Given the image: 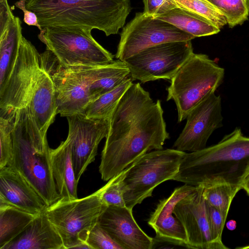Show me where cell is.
Masks as SVG:
<instances>
[{
  "label": "cell",
  "mask_w": 249,
  "mask_h": 249,
  "mask_svg": "<svg viewBox=\"0 0 249 249\" xmlns=\"http://www.w3.org/2000/svg\"><path fill=\"white\" fill-rule=\"evenodd\" d=\"M195 37L170 23L148 16L144 12L137 13L123 29L115 57L124 61L156 45L191 40Z\"/></svg>",
  "instance_id": "10"
},
{
  "label": "cell",
  "mask_w": 249,
  "mask_h": 249,
  "mask_svg": "<svg viewBox=\"0 0 249 249\" xmlns=\"http://www.w3.org/2000/svg\"><path fill=\"white\" fill-rule=\"evenodd\" d=\"M226 227L229 230L233 231L236 227V222L233 220L228 221L226 223Z\"/></svg>",
  "instance_id": "38"
},
{
  "label": "cell",
  "mask_w": 249,
  "mask_h": 249,
  "mask_svg": "<svg viewBox=\"0 0 249 249\" xmlns=\"http://www.w3.org/2000/svg\"><path fill=\"white\" fill-rule=\"evenodd\" d=\"M193 53L191 40L168 42L143 50L124 62L132 79L145 83L171 80Z\"/></svg>",
  "instance_id": "9"
},
{
  "label": "cell",
  "mask_w": 249,
  "mask_h": 249,
  "mask_svg": "<svg viewBox=\"0 0 249 249\" xmlns=\"http://www.w3.org/2000/svg\"><path fill=\"white\" fill-rule=\"evenodd\" d=\"M224 69L204 54L193 53L170 80L167 101L176 104L178 123L222 84Z\"/></svg>",
  "instance_id": "5"
},
{
  "label": "cell",
  "mask_w": 249,
  "mask_h": 249,
  "mask_svg": "<svg viewBox=\"0 0 249 249\" xmlns=\"http://www.w3.org/2000/svg\"><path fill=\"white\" fill-rule=\"evenodd\" d=\"M42 29L78 27L117 34L131 11L130 0H26Z\"/></svg>",
  "instance_id": "3"
},
{
  "label": "cell",
  "mask_w": 249,
  "mask_h": 249,
  "mask_svg": "<svg viewBox=\"0 0 249 249\" xmlns=\"http://www.w3.org/2000/svg\"><path fill=\"white\" fill-rule=\"evenodd\" d=\"M38 37L64 68L94 67L112 63L114 55L98 43L91 30L78 27H49Z\"/></svg>",
  "instance_id": "8"
},
{
  "label": "cell",
  "mask_w": 249,
  "mask_h": 249,
  "mask_svg": "<svg viewBox=\"0 0 249 249\" xmlns=\"http://www.w3.org/2000/svg\"><path fill=\"white\" fill-rule=\"evenodd\" d=\"M156 18L170 23L196 37L216 34L220 31L194 13L178 7Z\"/></svg>",
  "instance_id": "24"
},
{
  "label": "cell",
  "mask_w": 249,
  "mask_h": 249,
  "mask_svg": "<svg viewBox=\"0 0 249 249\" xmlns=\"http://www.w3.org/2000/svg\"><path fill=\"white\" fill-rule=\"evenodd\" d=\"M71 68L77 72L87 85L90 102L113 89L130 76L125 63L118 59L103 66Z\"/></svg>",
  "instance_id": "21"
},
{
  "label": "cell",
  "mask_w": 249,
  "mask_h": 249,
  "mask_svg": "<svg viewBox=\"0 0 249 249\" xmlns=\"http://www.w3.org/2000/svg\"><path fill=\"white\" fill-rule=\"evenodd\" d=\"M153 239L152 249L156 248H171L170 246H171L172 248L177 247L189 248L187 245L183 242L174 239L164 238L157 235Z\"/></svg>",
  "instance_id": "35"
},
{
  "label": "cell",
  "mask_w": 249,
  "mask_h": 249,
  "mask_svg": "<svg viewBox=\"0 0 249 249\" xmlns=\"http://www.w3.org/2000/svg\"><path fill=\"white\" fill-rule=\"evenodd\" d=\"M98 223L123 249H152L153 238L140 228L132 210L126 207L108 206Z\"/></svg>",
  "instance_id": "16"
},
{
  "label": "cell",
  "mask_w": 249,
  "mask_h": 249,
  "mask_svg": "<svg viewBox=\"0 0 249 249\" xmlns=\"http://www.w3.org/2000/svg\"><path fill=\"white\" fill-rule=\"evenodd\" d=\"M36 215L0 203V249L21 233Z\"/></svg>",
  "instance_id": "25"
},
{
  "label": "cell",
  "mask_w": 249,
  "mask_h": 249,
  "mask_svg": "<svg viewBox=\"0 0 249 249\" xmlns=\"http://www.w3.org/2000/svg\"><path fill=\"white\" fill-rule=\"evenodd\" d=\"M224 15L230 28L248 20L249 5L247 0H207Z\"/></svg>",
  "instance_id": "30"
},
{
  "label": "cell",
  "mask_w": 249,
  "mask_h": 249,
  "mask_svg": "<svg viewBox=\"0 0 249 249\" xmlns=\"http://www.w3.org/2000/svg\"><path fill=\"white\" fill-rule=\"evenodd\" d=\"M18 109L11 107H0V170L9 166L12 160V131Z\"/></svg>",
  "instance_id": "27"
},
{
  "label": "cell",
  "mask_w": 249,
  "mask_h": 249,
  "mask_svg": "<svg viewBox=\"0 0 249 249\" xmlns=\"http://www.w3.org/2000/svg\"><path fill=\"white\" fill-rule=\"evenodd\" d=\"M99 172L108 181L142 155L162 149L170 138L160 101L154 102L140 83H133L108 119Z\"/></svg>",
  "instance_id": "1"
},
{
  "label": "cell",
  "mask_w": 249,
  "mask_h": 249,
  "mask_svg": "<svg viewBox=\"0 0 249 249\" xmlns=\"http://www.w3.org/2000/svg\"><path fill=\"white\" fill-rule=\"evenodd\" d=\"M54 85L57 113L68 117L84 113L90 102L87 86L76 71L64 68L58 62L54 68L44 66Z\"/></svg>",
  "instance_id": "15"
},
{
  "label": "cell",
  "mask_w": 249,
  "mask_h": 249,
  "mask_svg": "<svg viewBox=\"0 0 249 249\" xmlns=\"http://www.w3.org/2000/svg\"><path fill=\"white\" fill-rule=\"evenodd\" d=\"M124 170L111 178L101 188L102 200L107 206L113 205L126 207L120 185L121 179Z\"/></svg>",
  "instance_id": "32"
},
{
  "label": "cell",
  "mask_w": 249,
  "mask_h": 249,
  "mask_svg": "<svg viewBox=\"0 0 249 249\" xmlns=\"http://www.w3.org/2000/svg\"><path fill=\"white\" fill-rule=\"evenodd\" d=\"M22 36L21 21L14 15L0 27V87L4 83L14 65Z\"/></svg>",
  "instance_id": "23"
},
{
  "label": "cell",
  "mask_w": 249,
  "mask_h": 249,
  "mask_svg": "<svg viewBox=\"0 0 249 249\" xmlns=\"http://www.w3.org/2000/svg\"><path fill=\"white\" fill-rule=\"evenodd\" d=\"M242 189H244L248 196H249V173L245 177L242 185Z\"/></svg>",
  "instance_id": "37"
},
{
  "label": "cell",
  "mask_w": 249,
  "mask_h": 249,
  "mask_svg": "<svg viewBox=\"0 0 249 249\" xmlns=\"http://www.w3.org/2000/svg\"><path fill=\"white\" fill-rule=\"evenodd\" d=\"M101 188L81 198H60L45 213L62 240L64 249H89V235L107 206L102 201Z\"/></svg>",
  "instance_id": "7"
},
{
  "label": "cell",
  "mask_w": 249,
  "mask_h": 249,
  "mask_svg": "<svg viewBox=\"0 0 249 249\" xmlns=\"http://www.w3.org/2000/svg\"><path fill=\"white\" fill-rule=\"evenodd\" d=\"M26 0H19L15 3V5L23 11L24 13L23 20L25 23L29 26H35L37 27L40 31L42 30V29L38 23L36 14L26 8Z\"/></svg>",
  "instance_id": "36"
},
{
  "label": "cell",
  "mask_w": 249,
  "mask_h": 249,
  "mask_svg": "<svg viewBox=\"0 0 249 249\" xmlns=\"http://www.w3.org/2000/svg\"><path fill=\"white\" fill-rule=\"evenodd\" d=\"M50 157L53 178L61 198H77L79 181L75 175L69 140L67 138L57 148H51Z\"/></svg>",
  "instance_id": "22"
},
{
  "label": "cell",
  "mask_w": 249,
  "mask_h": 249,
  "mask_svg": "<svg viewBox=\"0 0 249 249\" xmlns=\"http://www.w3.org/2000/svg\"><path fill=\"white\" fill-rule=\"evenodd\" d=\"M207 210L211 236L213 243L217 249H228L222 241V232L228 214L207 203Z\"/></svg>",
  "instance_id": "31"
},
{
  "label": "cell",
  "mask_w": 249,
  "mask_h": 249,
  "mask_svg": "<svg viewBox=\"0 0 249 249\" xmlns=\"http://www.w3.org/2000/svg\"><path fill=\"white\" fill-rule=\"evenodd\" d=\"M238 249H249V245H248V246H244V247H239V248H237Z\"/></svg>",
  "instance_id": "39"
},
{
  "label": "cell",
  "mask_w": 249,
  "mask_h": 249,
  "mask_svg": "<svg viewBox=\"0 0 249 249\" xmlns=\"http://www.w3.org/2000/svg\"><path fill=\"white\" fill-rule=\"evenodd\" d=\"M185 154L176 149L155 150L142 155L125 169L120 185L125 206L132 210L151 196L159 184L173 180Z\"/></svg>",
  "instance_id": "6"
},
{
  "label": "cell",
  "mask_w": 249,
  "mask_h": 249,
  "mask_svg": "<svg viewBox=\"0 0 249 249\" xmlns=\"http://www.w3.org/2000/svg\"><path fill=\"white\" fill-rule=\"evenodd\" d=\"M0 203L36 215L47 208L44 200L29 182L9 166L0 170Z\"/></svg>",
  "instance_id": "17"
},
{
  "label": "cell",
  "mask_w": 249,
  "mask_h": 249,
  "mask_svg": "<svg viewBox=\"0 0 249 249\" xmlns=\"http://www.w3.org/2000/svg\"><path fill=\"white\" fill-rule=\"evenodd\" d=\"M186 119V124L173 147L190 152L205 148L212 133L223 126L221 96L211 93L191 110Z\"/></svg>",
  "instance_id": "12"
},
{
  "label": "cell",
  "mask_w": 249,
  "mask_h": 249,
  "mask_svg": "<svg viewBox=\"0 0 249 249\" xmlns=\"http://www.w3.org/2000/svg\"><path fill=\"white\" fill-rule=\"evenodd\" d=\"M143 2L144 7L143 12L154 18L178 7L174 0H143Z\"/></svg>",
  "instance_id": "34"
},
{
  "label": "cell",
  "mask_w": 249,
  "mask_h": 249,
  "mask_svg": "<svg viewBox=\"0 0 249 249\" xmlns=\"http://www.w3.org/2000/svg\"><path fill=\"white\" fill-rule=\"evenodd\" d=\"M12 139L13 154L9 166L29 182L47 207L50 206L61 198L53 176L51 148L27 107L18 109Z\"/></svg>",
  "instance_id": "4"
},
{
  "label": "cell",
  "mask_w": 249,
  "mask_h": 249,
  "mask_svg": "<svg viewBox=\"0 0 249 249\" xmlns=\"http://www.w3.org/2000/svg\"><path fill=\"white\" fill-rule=\"evenodd\" d=\"M196 187L185 184L175 189L168 197L160 201L147 222L155 230L156 235L176 240L187 245L185 229L179 219L173 215V211L178 202L192 192Z\"/></svg>",
  "instance_id": "19"
},
{
  "label": "cell",
  "mask_w": 249,
  "mask_h": 249,
  "mask_svg": "<svg viewBox=\"0 0 249 249\" xmlns=\"http://www.w3.org/2000/svg\"><path fill=\"white\" fill-rule=\"evenodd\" d=\"M42 62L34 45L22 36L12 70L0 87V107H25L28 105Z\"/></svg>",
  "instance_id": "11"
},
{
  "label": "cell",
  "mask_w": 249,
  "mask_h": 249,
  "mask_svg": "<svg viewBox=\"0 0 249 249\" xmlns=\"http://www.w3.org/2000/svg\"><path fill=\"white\" fill-rule=\"evenodd\" d=\"M178 7L189 11L219 29L227 24L222 13L207 0H174Z\"/></svg>",
  "instance_id": "29"
},
{
  "label": "cell",
  "mask_w": 249,
  "mask_h": 249,
  "mask_svg": "<svg viewBox=\"0 0 249 249\" xmlns=\"http://www.w3.org/2000/svg\"><path fill=\"white\" fill-rule=\"evenodd\" d=\"M248 1V4H249V0H247Z\"/></svg>",
  "instance_id": "40"
},
{
  "label": "cell",
  "mask_w": 249,
  "mask_h": 249,
  "mask_svg": "<svg viewBox=\"0 0 249 249\" xmlns=\"http://www.w3.org/2000/svg\"><path fill=\"white\" fill-rule=\"evenodd\" d=\"M73 166L76 178L79 181L87 167L97 154L99 144L106 137L109 127L108 119L88 117L80 113L66 117Z\"/></svg>",
  "instance_id": "13"
},
{
  "label": "cell",
  "mask_w": 249,
  "mask_h": 249,
  "mask_svg": "<svg viewBox=\"0 0 249 249\" xmlns=\"http://www.w3.org/2000/svg\"><path fill=\"white\" fill-rule=\"evenodd\" d=\"M249 173V137L236 127L217 143L186 153L173 180L194 186L222 182L242 186Z\"/></svg>",
  "instance_id": "2"
},
{
  "label": "cell",
  "mask_w": 249,
  "mask_h": 249,
  "mask_svg": "<svg viewBox=\"0 0 249 249\" xmlns=\"http://www.w3.org/2000/svg\"><path fill=\"white\" fill-rule=\"evenodd\" d=\"M132 81L129 77L113 89L90 102L84 113L89 118L108 120L121 98L133 84Z\"/></svg>",
  "instance_id": "26"
},
{
  "label": "cell",
  "mask_w": 249,
  "mask_h": 249,
  "mask_svg": "<svg viewBox=\"0 0 249 249\" xmlns=\"http://www.w3.org/2000/svg\"><path fill=\"white\" fill-rule=\"evenodd\" d=\"M26 107L40 133L47 138L48 128L58 113L53 82L42 65Z\"/></svg>",
  "instance_id": "18"
},
{
  "label": "cell",
  "mask_w": 249,
  "mask_h": 249,
  "mask_svg": "<svg viewBox=\"0 0 249 249\" xmlns=\"http://www.w3.org/2000/svg\"><path fill=\"white\" fill-rule=\"evenodd\" d=\"M199 185L179 200L173 213L185 229L189 249H217L210 231L207 203Z\"/></svg>",
  "instance_id": "14"
},
{
  "label": "cell",
  "mask_w": 249,
  "mask_h": 249,
  "mask_svg": "<svg viewBox=\"0 0 249 249\" xmlns=\"http://www.w3.org/2000/svg\"><path fill=\"white\" fill-rule=\"evenodd\" d=\"M87 243L91 249H123L98 223L90 232Z\"/></svg>",
  "instance_id": "33"
},
{
  "label": "cell",
  "mask_w": 249,
  "mask_h": 249,
  "mask_svg": "<svg viewBox=\"0 0 249 249\" xmlns=\"http://www.w3.org/2000/svg\"><path fill=\"white\" fill-rule=\"evenodd\" d=\"M2 249H64V247L45 211L37 214L21 233Z\"/></svg>",
  "instance_id": "20"
},
{
  "label": "cell",
  "mask_w": 249,
  "mask_h": 249,
  "mask_svg": "<svg viewBox=\"0 0 249 249\" xmlns=\"http://www.w3.org/2000/svg\"><path fill=\"white\" fill-rule=\"evenodd\" d=\"M202 186L203 196L206 202L226 214L235 196L242 189L241 185L224 182Z\"/></svg>",
  "instance_id": "28"
}]
</instances>
